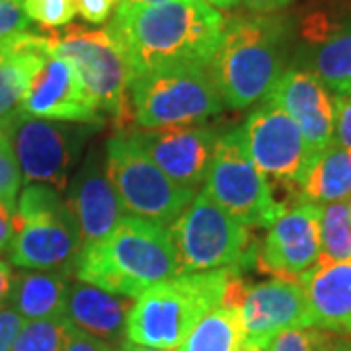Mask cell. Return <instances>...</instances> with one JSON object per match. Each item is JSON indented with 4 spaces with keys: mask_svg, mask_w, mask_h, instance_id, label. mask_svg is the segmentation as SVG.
Returning a JSON list of instances; mask_svg holds the SVG:
<instances>
[{
    "mask_svg": "<svg viewBox=\"0 0 351 351\" xmlns=\"http://www.w3.org/2000/svg\"><path fill=\"white\" fill-rule=\"evenodd\" d=\"M131 138L178 186L197 189L205 184L219 133L205 125L131 129Z\"/></svg>",
    "mask_w": 351,
    "mask_h": 351,
    "instance_id": "cell-15",
    "label": "cell"
},
{
    "mask_svg": "<svg viewBox=\"0 0 351 351\" xmlns=\"http://www.w3.org/2000/svg\"><path fill=\"white\" fill-rule=\"evenodd\" d=\"M240 351H262V350H256V348H246V346H244V348H242Z\"/></svg>",
    "mask_w": 351,
    "mask_h": 351,
    "instance_id": "cell-44",
    "label": "cell"
},
{
    "mask_svg": "<svg viewBox=\"0 0 351 351\" xmlns=\"http://www.w3.org/2000/svg\"><path fill=\"white\" fill-rule=\"evenodd\" d=\"M244 348V322L240 308L217 306L184 339L178 351H240Z\"/></svg>",
    "mask_w": 351,
    "mask_h": 351,
    "instance_id": "cell-25",
    "label": "cell"
},
{
    "mask_svg": "<svg viewBox=\"0 0 351 351\" xmlns=\"http://www.w3.org/2000/svg\"><path fill=\"white\" fill-rule=\"evenodd\" d=\"M22 172L16 160L12 147L4 133L0 131V201H4L8 207L16 209L18 191L22 188Z\"/></svg>",
    "mask_w": 351,
    "mask_h": 351,
    "instance_id": "cell-30",
    "label": "cell"
},
{
    "mask_svg": "<svg viewBox=\"0 0 351 351\" xmlns=\"http://www.w3.org/2000/svg\"><path fill=\"white\" fill-rule=\"evenodd\" d=\"M76 12L90 24H104L112 16L121 0H75Z\"/></svg>",
    "mask_w": 351,
    "mask_h": 351,
    "instance_id": "cell-33",
    "label": "cell"
},
{
    "mask_svg": "<svg viewBox=\"0 0 351 351\" xmlns=\"http://www.w3.org/2000/svg\"><path fill=\"white\" fill-rule=\"evenodd\" d=\"M27 32H32V20L27 18L22 2L0 0V43Z\"/></svg>",
    "mask_w": 351,
    "mask_h": 351,
    "instance_id": "cell-31",
    "label": "cell"
},
{
    "mask_svg": "<svg viewBox=\"0 0 351 351\" xmlns=\"http://www.w3.org/2000/svg\"><path fill=\"white\" fill-rule=\"evenodd\" d=\"M64 351H117V348L112 346V343H108V341H104V339L88 336V334L75 328V332H73V336L69 339Z\"/></svg>",
    "mask_w": 351,
    "mask_h": 351,
    "instance_id": "cell-35",
    "label": "cell"
},
{
    "mask_svg": "<svg viewBox=\"0 0 351 351\" xmlns=\"http://www.w3.org/2000/svg\"><path fill=\"white\" fill-rule=\"evenodd\" d=\"M18 38H20V36H18ZM18 38L10 39V41H2V43H0V57L8 53V49L12 47V43H14V41H16V39H18Z\"/></svg>",
    "mask_w": 351,
    "mask_h": 351,
    "instance_id": "cell-43",
    "label": "cell"
},
{
    "mask_svg": "<svg viewBox=\"0 0 351 351\" xmlns=\"http://www.w3.org/2000/svg\"><path fill=\"white\" fill-rule=\"evenodd\" d=\"M240 313L244 346L262 351L285 330L313 326L304 289L297 281L271 279L250 285Z\"/></svg>",
    "mask_w": 351,
    "mask_h": 351,
    "instance_id": "cell-18",
    "label": "cell"
},
{
    "mask_svg": "<svg viewBox=\"0 0 351 351\" xmlns=\"http://www.w3.org/2000/svg\"><path fill=\"white\" fill-rule=\"evenodd\" d=\"M73 332L75 326L64 314L43 320H25L10 351H64Z\"/></svg>",
    "mask_w": 351,
    "mask_h": 351,
    "instance_id": "cell-27",
    "label": "cell"
},
{
    "mask_svg": "<svg viewBox=\"0 0 351 351\" xmlns=\"http://www.w3.org/2000/svg\"><path fill=\"white\" fill-rule=\"evenodd\" d=\"M25 14L32 22H38L43 29H59L75 20V0H24Z\"/></svg>",
    "mask_w": 351,
    "mask_h": 351,
    "instance_id": "cell-28",
    "label": "cell"
},
{
    "mask_svg": "<svg viewBox=\"0 0 351 351\" xmlns=\"http://www.w3.org/2000/svg\"><path fill=\"white\" fill-rule=\"evenodd\" d=\"M127 4H138V6H152V4H162L168 0H123Z\"/></svg>",
    "mask_w": 351,
    "mask_h": 351,
    "instance_id": "cell-42",
    "label": "cell"
},
{
    "mask_svg": "<svg viewBox=\"0 0 351 351\" xmlns=\"http://www.w3.org/2000/svg\"><path fill=\"white\" fill-rule=\"evenodd\" d=\"M34 117L98 125L101 113L86 96L76 69L59 55H49L20 104Z\"/></svg>",
    "mask_w": 351,
    "mask_h": 351,
    "instance_id": "cell-19",
    "label": "cell"
},
{
    "mask_svg": "<svg viewBox=\"0 0 351 351\" xmlns=\"http://www.w3.org/2000/svg\"><path fill=\"white\" fill-rule=\"evenodd\" d=\"M75 274L78 281L137 299L182 271L170 230L127 215L108 239L80 250Z\"/></svg>",
    "mask_w": 351,
    "mask_h": 351,
    "instance_id": "cell-3",
    "label": "cell"
},
{
    "mask_svg": "<svg viewBox=\"0 0 351 351\" xmlns=\"http://www.w3.org/2000/svg\"><path fill=\"white\" fill-rule=\"evenodd\" d=\"M299 191L302 203L314 205L348 199L351 193V149L332 143L314 156Z\"/></svg>",
    "mask_w": 351,
    "mask_h": 351,
    "instance_id": "cell-24",
    "label": "cell"
},
{
    "mask_svg": "<svg viewBox=\"0 0 351 351\" xmlns=\"http://www.w3.org/2000/svg\"><path fill=\"white\" fill-rule=\"evenodd\" d=\"M330 336L332 332L322 328H291L271 339L265 351H320Z\"/></svg>",
    "mask_w": 351,
    "mask_h": 351,
    "instance_id": "cell-29",
    "label": "cell"
},
{
    "mask_svg": "<svg viewBox=\"0 0 351 351\" xmlns=\"http://www.w3.org/2000/svg\"><path fill=\"white\" fill-rule=\"evenodd\" d=\"M320 258V205L297 203L267 226L258 242L254 267L258 274L301 283Z\"/></svg>",
    "mask_w": 351,
    "mask_h": 351,
    "instance_id": "cell-13",
    "label": "cell"
},
{
    "mask_svg": "<svg viewBox=\"0 0 351 351\" xmlns=\"http://www.w3.org/2000/svg\"><path fill=\"white\" fill-rule=\"evenodd\" d=\"M66 203L80 232V250L108 239L127 217L125 207L113 188L106 166V151H90L69 186Z\"/></svg>",
    "mask_w": 351,
    "mask_h": 351,
    "instance_id": "cell-16",
    "label": "cell"
},
{
    "mask_svg": "<svg viewBox=\"0 0 351 351\" xmlns=\"http://www.w3.org/2000/svg\"><path fill=\"white\" fill-rule=\"evenodd\" d=\"M234 267L178 274L147 289L127 318L125 341L178 350L207 314L221 306L225 285Z\"/></svg>",
    "mask_w": 351,
    "mask_h": 351,
    "instance_id": "cell-4",
    "label": "cell"
},
{
    "mask_svg": "<svg viewBox=\"0 0 351 351\" xmlns=\"http://www.w3.org/2000/svg\"><path fill=\"white\" fill-rule=\"evenodd\" d=\"M16 234V209L0 201V254H6Z\"/></svg>",
    "mask_w": 351,
    "mask_h": 351,
    "instance_id": "cell-36",
    "label": "cell"
},
{
    "mask_svg": "<svg viewBox=\"0 0 351 351\" xmlns=\"http://www.w3.org/2000/svg\"><path fill=\"white\" fill-rule=\"evenodd\" d=\"M49 55L47 36L27 32L14 41L6 55L0 57V117L20 108Z\"/></svg>",
    "mask_w": 351,
    "mask_h": 351,
    "instance_id": "cell-22",
    "label": "cell"
},
{
    "mask_svg": "<svg viewBox=\"0 0 351 351\" xmlns=\"http://www.w3.org/2000/svg\"><path fill=\"white\" fill-rule=\"evenodd\" d=\"M291 64L313 73L334 96L351 92V10L308 14Z\"/></svg>",
    "mask_w": 351,
    "mask_h": 351,
    "instance_id": "cell-14",
    "label": "cell"
},
{
    "mask_svg": "<svg viewBox=\"0 0 351 351\" xmlns=\"http://www.w3.org/2000/svg\"><path fill=\"white\" fill-rule=\"evenodd\" d=\"M80 232L61 191L45 184H27L16 203V234L8 260L29 271L75 274Z\"/></svg>",
    "mask_w": 351,
    "mask_h": 351,
    "instance_id": "cell-5",
    "label": "cell"
},
{
    "mask_svg": "<svg viewBox=\"0 0 351 351\" xmlns=\"http://www.w3.org/2000/svg\"><path fill=\"white\" fill-rule=\"evenodd\" d=\"M203 193L250 228H267L279 215L287 211L277 201L267 178L248 156L242 129H230L219 135Z\"/></svg>",
    "mask_w": 351,
    "mask_h": 351,
    "instance_id": "cell-10",
    "label": "cell"
},
{
    "mask_svg": "<svg viewBox=\"0 0 351 351\" xmlns=\"http://www.w3.org/2000/svg\"><path fill=\"white\" fill-rule=\"evenodd\" d=\"M14 283V271L10 263L0 260V308L4 306V302L10 299V291Z\"/></svg>",
    "mask_w": 351,
    "mask_h": 351,
    "instance_id": "cell-38",
    "label": "cell"
},
{
    "mask_svg": "<svg viewBox=\"0 0 351 351\" xmlns=\"http://www.w3.org/2000/svg\"><path fill=\"white\" fill-rule=\"evenodd\" d=\"M293 24L281 14H242L225 20L209 75L228 110L263 101L289 66Z\"/></svg>",
    "mask_w": 351,
    "mask_h": 351,
    "instance_id": "cell-2",
    "label": "cell"
},
{
    "mask_svg": "<svg viewBox=\"0 0 351 351\" xmlns=\"http://www.w3.org/2000/svg\"><path fill=\"white\" fill-rule=\"evenodd\" d=\"M86 127L34 117L20 108L0 117V131L12 147L24 182L45 184L59 191L69 186L71 170L82 152Z\"/></svg>",
    "mask_w": 351,
    "mask_h": 351,
    "instance_id": "cell-11",
    "label": "cell"
},
{
    "mask_svg": "<svg viewBox=\"0 0 351 351\" xmlns=\"http://www.w3.org/2000/svg\"><path fill=\"white\" fill-rule=\"evenodd\" d=\"M106 166L127 215L149 223L168 228L197 195L164 174L129 131H119L106 143Z\"/></svg>",
    "mask_w": 351,
    "mask_h": 351,
    "instance_id": "cell-8",
    "label": "cell"
},
{
    "mask_svg": "<svg viewBox=\"0 0 351 351\" xmlns=\"http://www.w3.org/2000/svg\"><path fill=\"white\" fill-rule=\"evenodd\" d=\"M205 2H209L217 10H230L239 4L240 0H205Z\"/></svg>",
    "mask_w": 351,
    "mask_h": 351,
    "instance_id": "cell-40",
    "label": "cell"
},
{
    "mask_svg": "<svg viewBox=\"0 0 351 351\" xmlns=\"http://www.w3.org/2000/svg\"><path fill=\"white\" fill-rule=\"evenodd\" d=\"M18 2H24V0H18Z\"/></svg>",
    "mask_w": 351,
    "mask_h": 351,
    "instance_id": "cell-46",
    "label": "cell"
},
{
    "mask_svg": "<svg viewBox=\"0 0 351 351\" xmlns=\"http://www.w3.org/2000/svg\"><path fill=\"white\" fill-rule=\"evenodd\" d=\"M348 209H350V217H351V193H350V197H348Z\"/></svg>",
    "mask_w": 351,
    "mask_h": 351,
    "instance_id": "cell-45",
    "label": "cell"
},
{
    "mask_svg": "<svg viewBox=\"0 0 351 351\" xmlns=\"http://www.w3.org/2000/svg\"><path fill=\"white\" fill-rule=\"evenodd\" d=\"M24 318L12 306L0 308V351H10L18 332L24 326Z\"/></svg>",
    "mask_w": 351,
    "mask_h": 351,
    "instance_id": "cell-34",
    "label": "cell"
},
{
    "mask_svg": "<svg viewBox=\"0 0 351 351\" xmlns=\"http://www.w3.org/2000/svg\"><path fill=\"white\" fill-rule=\"evenodd\" d=\"M135 299L110 293L84 281H71L64 302L66 320L88 336L115 346L125 338L127 318Z\"/></svg>",
    "mask_w": 351,
    "mask_h": 351,
    "instance_id": "cell-20",
    "label": "cell"
},
{
    "mask_svg": "<svg viewBox=\"0 0 351 351\" xmlns=\"http://www.w3.org/2000/svg\"><path fill=\"white\" fill-rule=\"evenodd\" d=\"M47 39L51 55H59L75 66L98 112L113 115L119 125L133 121L127 63L108 29L64 25L63 32L55 29Z\"/></svg>",
    "mask_w": 351,
    "mask_h": 351,
    "instance_id": "cell-9",
    "label": "cell"
},
{
    "mask_svg": "<svg viewBox=\"0 0 351 351\" xmlns=\"http://www.w3.org/2000/svg\"><path fill=\"white\" fill-rule=\"evenodd\" d=\"M301 283L311 324L351 336V260L318 262Z\"/></svg>",
    "mask_w": 351,
    "mask_h": 351,
    "instance_id": "cell-21",
    "label": "cell"
},
{
    "mask_svg": "<svg viewBox=\"0 0 351 351\" xmlns=\"http://www.w3.org/2000/svg\"><path fill=\"white\" fill-rule=\"evenodd\" d=\"M182 274L254 265L258 242L250 226L226 213L207 193H197L168 226Z\"/></svg>",
    "mask_w": 351,
    "mask_h": 351,
    "instance_id": "cell-7",
    "label": "cell"
},
{
    "mask_svg": "<svg viewBox=\"0 0 351 351\" xmlns=\"http://www.w3.org/2000/svg\"><path fill=\"white\" fill-rule=\"evenodd\" d=\"M265 100L297 121L313 158L334 143V94L313 73L289 64Z\"/></svg>",
    "mask_w": 351,
    "mask_h": 351,
    "instance_id": "cell-17",
    "label": "cell"
},
{
    "mask_svg": "<svg viewBox=\"0 0 351 351\" xmlns=\"http://www.w3.org/2000/svg\"><path fill=\"white\" fill-rule=\"evenodd\" d=\"M250 14H277L287 8L293 0H240Z\"/></svg>",
    "mask_w": 351,
    "mask_h": 351,
    "instance_id": "cell-37",
    "label": "cell"
},
{
    "mask_svg": "<svg viewBox=\"0 0 351 351\" xmlns=\"http://www.w3.org/2000/svg\"><path fill=\"white\" fill-rule=\"evenodd\" d=\"M225 20L205 0H168L152 6L121 2L106 29L123 53L131 84L170 64L209 69Z\"/></svg>",
    "mask_w": 351,
    "mask_h": 351,
    "instance_id": "cell-1",
    "label": "cell"
},
{
    "mask_svg": "<svg viewBox=\"0 0 351 351\" xmlns=\"http://www.w3.org/2000/svg\"><path fill=\"white\" fill-rule=\"evenodd\" d=\"M334 143L351 149V92L346 96H334Z\"/></svg>",
    "mask_w": 351,
    "mask_h": 351,
    "instance_id": "cell-32",
    "label": "cell"
},
{
    "mask_svg": "<svg viewBox=\"0 0 351 351\" xmlns=\"http://www.w3.org/2000/svg\"><path fill=\"white\" fill-rule=\"evenodd\" d=\"M129 98L141 129L201 125L225 108L201 64H170L138 76L129 84Z\"/></svg>",
    "mask_w": 351,
    "mask_h": 351,
    "instance_id": "cell-6",
    "label": "cell"
},
{
    "mask_svg": "<svg viewBox=\"0 0 351 351\" xmlns=\"http://www.w3.org/2000/svg\"><path fill=\"white\" fill-rule=\"evenodd\" d=\"M71 271H29L14 276L10 306L24 320H43L63 316Z\"/></svg>",
    "mask_w": 351,
    "mask_h": 351,
    "instance_id": "cell-23",
    "label": "cell"
},
{
    "mask_svg": "<svg viewBox=\"0 0 351 351\" xmlns=\"http://www.w3.org/2000/svg\"><path fill=\"white\" fill-rule=\"evenodd\" d=\"M320 351H351V336H343V334L336 336V334H332Z\"/></svg>",
    "mask_w": 351,
    "mask_h": 351,
    "instance_id": "cell-39",
    "label": "cell"
},
{
    "mask_svg": "<svg viewBox=\"0 0 351 351\" xmlns=\"http://www.w3.org/2000/svg\"><path fill=\"white\" fill-rule=\"evenodd\" d=\"M119 351H178V350H158V348H147V346H137L131 341H123Z\"/></svg>",
    "mask_w": 351,
    "mask_h": 351,
    "instance_id": "cell-41",
    "label": "cell"
},
{
    "mask_svg": "<svg viewBox=\"0 0 351 351\" xmlns=\"http://www.w3.org/2000/svg\"><path fill=\"white\" fill-rule=\"evenodd\" d=\"M240 129L248 156L267 182L301 195L299 186L313 156L297 121L276 104L263 100Z\"/></svg>",
    "mask_w": 351,
    "mask_h": 351,
    "instance_id": "cell-12",
    "label": "cell"
},
{
    "mask_svg": "<svg viewBox=\"0 0 351 351\" xmlns=\"http://www.w3.org/2000/svg\"><path fill=\"white\" fill-rule=\"evenodd\" d=\"M351 260V217L348 201L320 205V258L318 262Z\"/></svg>",
    "mask_w": 351,
    "mask_h": 351,
    "instance_id": "cell-26",
    "label": "cell"
}]
</instances>
